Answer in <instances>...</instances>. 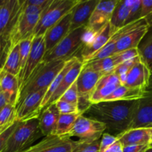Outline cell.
I'll list each match as a JSON object with an SVG mask.
<instances>
[{"instance_id": "6da1fadb", "label": "cell", "mask_w": 152, "mask_h": 152, "mask_svg": "<svg viewBox=\"0 0 152 152\" xmlns=\"http://www.w3.org/2000/svg\"><path fill=\"white\" fill-rule=\"evenodd\" d=\"M138 101H110L92 104L83 115L102 123L106 126L105 132L116 137L129 129Z\"/></svg>"}, {"instance_id": "7a4b0ae2", "label": "cell", "mask_w": 152, "mask_h": 152, "mask_svg": "<svg viewBox=\"0 0 152 152\" xmlns=\"http://www.w3.org/2000/svg\"><path fill=\"white\" fill-rule=\"evenodd\" d=\"M65 63L66 61L62 60L42 61L19 91L16 105L30 94L43 89L47 90L52 81L63 68Z\"/></svg>"}, {"instance_id": "3957f363", "label": "cell", "mask_w": 152, "mask_h": 152, "mask_svg": "<svg viewBox=\"0 0 152 152\" xmlns=\"http://www.w3.org/2000/svg\"><path fill=\"white\" fill-rule=\"evenodd\" d=\"M87 33V27H80L71 31L53 49L45 53L43 61H66L75 57V53L81 50Z\"/></svg>"}, {"instance_id": "277c9868", "label": "cell", "mask_w": 152, "mask_h": 152, "mask_svg": "<svg viewBox=\"0 0 152 152\" xmlns=\"http://www.w3.org/2000/svg\"><path fill=\"white\" fill-rule=\"evenodd\" d=\"M42 135L39 118L19 122L2 152H23Z\"/></svg>"}, {"instance_id": "5b68a950", "label": "cell", "mask_w": 152, "mask_h": 152, "mask_svg": "<svg viewBox=\"0 0 152 152\" xmlns=\"http://www.w3.org/2000/svg\"><path fill=\"white\" fill-rule=\"evenodd\" d=\"M78 1L79 0H53L42 13L33 36H44L47 30L69 13Z\"/></svg>"}, {"instance_id": "8992f818", "label": "cell", "mask_w": 152, "mask_h": 152, "mask_svg": "<svg viewBox=\"0 0 152 152\" xmlns=\"http://www.w3.org/2000/svg\"><path fill=\"white\" fill-rule=\"evenodd\" d=\"M149 28L150 27L145 19H140L125 25L118 39L115 53L139 48Z\"/></svg>"}, {"instance_id": "52a82bcc", "label": "cell", "mask_w": 152, "mask_h": 152, "mask_svg": "<svg viewBox=\"0 0 152 152\" xmlns=\"http://www.w3.org/2000/svg\"><path fill=\"white\" fill-rule=\"evenodd\" d=\"M106 132L105 125L95 120L80 115L70 134L71 137L78 138L79 142H92L99 140Z\"/></svg>"}, {"instance_id": "ba28073f", "label": "cell", "mask_w": 152, "mask_h": 152, "mask_svg": "<svg viewBox=\"0 0 152 152\" xmlns=\"http://www.w3.org/2000/svg\"><path fill=\"white\" fill-rule=\"evenodd\" d=\"M118 31H115L111 28L110 22L104 25L99 31L95 34H90L88 31L86 40L82 47L80 52V57L79 59L83 63H86L89 59L101 50L109 41L110 37Z\"/></svg>"}, {"instance_id": "9c48e42d", "label": "cell", "mask_w": 152, "mask_h": 152, "mask_svg": "<svg viewBox=\"0 0 152 152\" xmlns=\"http://www.w3.org/2000/svg\"><path fill=\"white\" fill-rule=\"evenodd\" d=\"M46 89L30 94L16 105V120L19 122L39 118Z\"/></svg>"}, {"instance_id": "30bf717a", "label": "cell", "mask_w": 152, "mask_h": 152, "mask_svg": "<svg viewBox=\"0 0 152 152\" xmlns=\"http://www.w3.org/2000/svg\"><path fill=\"white\" fill-rule=\"evenodd\" d=\"M40 16L41 14H29L24 13L20 10L17 19L8 36L11 46L19 44L25 39L33 37V33L40 20Z\"/></svg>"}, {"instance_id": "8fae6325", "label": "cell", "mask_w": 152, "mask_h": 152, "mask_svg": "<svg viewBox=\"0 0 152 152\" xmlns=\"http://www.w3.org/2000/svg\"><path fill=\"white\" fill-rule=\"evenodd\" d=\"M45 53H46V45H45L44 36L34 37L26 64L24 67L23 71L18 76L19 91L28 81L34 70L41 63Z\"/></svg>"}, {"instance_id": "7c38bea8", "label": "cell", "mask_w": 152, "mask_h": 152, "mask_svg": "<svg viewBox=\"0 0 152 152\" xmlns=\"http://www.w3.org/2000/svg\"><path fill=\"white\" fill-rule=\"evenodd\" d=\"M77 145V141L72 140L69 137L51 135L23 152H73Z\"/></svg>"}, {"instance_id": "4fadbf2b", "label": "cell", "mask_w": 152, "mask_h": 152, "mask_svg": "<svg viewBox=\"0 0 152 152\" xmlns=\"http://www.w3.org/2000/svg\"><path fill=\"white\" fill-rule=\"evenodd\" d=\"M118 1L119 0H100L88 22L87 28L90 34H95L110 22Z\"/></svg>"}, {"instance_id": "5bb4252c", "label": "cell", "mask_w": 152, "mask_h": 152, "mask_svg": "<svg viewBox=\"0 0 152 152\" xmlns=\"http://www.w3.org/2000/svg\"><path fill=\"white\" fill-rule=\"evenodd\" d=\"M22 4V0H0V37L9 36Z\"/></svg>"}, {"instance_id": "9a60e30c", "label": "cell", "mask_w": 152, "mask_h": 152, "mask_svg": "<svg viewBox=\"0 0 152 152\" xmlns=\"http://www.w3.org/2000/svg\"><path fill=\"white\" fill-rule=\"evenodd\" d=\"M101 74L94 70L87 63H84L76 80L78 99L90 101V97L101 77Z\"/></svg>"}, {"instance_id": "2e32d148", "label": "cell", "mask_w": 152, "mask_h": 152, "mask_svg": "<svg viewBox=\"0 0 152 152\" xmlns=\"http://www.w3.org/2000/svg\"><path fill=\"white\" fill-rule=\"evenodd\" d=\"M151 76V71L148 65L140 58L128 72L124 86L131 88H139L146 91Z\"/></svg>"}, {"instance_id": "e0dca14e", "label": "cell", "mask_w": 152, "mask_h": 152, "mask_svg": "<svg viewBox=\"0 0 152 152\" xmlns=\"http://www.w3.org/2000/svg\"><path fill=\"white\" fill-rule=\"evenodd\" d=\"M139 128H152V91H146L145 96L139 99L129 129Z\"/></svg>"}, {"instance_id": "ac0fdd59", "label": "cell", "mask_w": 152, "mask_h": 152, "mask_svg": "<svg viewBox=\"0 0 152 152\" xmlns=\"http://www.w3.org/2000/svg\"><path fill=\"white\" fill-rule=\"evenodd\" d=\"M71 11L64 16L56 24L52 25L45 33L44 39L46 53L53 49L70 32Z\"/></svg>"}, {"instance_id": "d6986e66", "label": "cell", "mask_w": 152, "mask_h": 152, "mask_svg": "<svg viewBox=\"0 0 152 152\" xmlns=\"http://www.w3.org/2000/svg\"><path fill=\"white\" fill-rule=\"evenodd\" d=\"M100 0H79L71 11L70 31L80 27H87L89 18Z\"/></svg>"}, {"instance_id": "ffe728a7", "label": "cell", "mask_w": 152, "mask_h": 152, "mask_svg": "<svg viewBox=\"0 0 152 152\" xmlns=\"http://www.w3.org/2000/svg\"><path fill=\"white\" fill-rule=\"evenodd\" d=\"M122 85L114 72L103 75L98 80L95 88L90 97L92 104L103 102L107 96Z\"/></svg>"}, {"instance_id": "44dd1931", "label": "cell", "mask_w": 152, "mask_h": 152, "mask_svg": "<svg viewBox=\"0 0 152 152\" xmlns=\"http://www.w3.org/2000/svg\"><path fill=\"white\" fill-rule=\"evenodd\" d=\"M122 146L132 145H148L151 140V128L131 129L116 136Z\"/></svg>"}, {"instance_id": "7402d4cb", "label": "cell", "mask_w": 152, "mask_h": 152, "mask_svg": "<svg viewBox=\"0 0 152 152\" xmlns=\"http://www.w3.org/2000/svg\"><path fill=\"white\" fill-rule=\"evenodd\" d=\"M60 114L55 103L52 104L42 111L39 117V127L43 136L55 135Z\"/></svg>"}, {"instance_id": "603a6c76", "label": "cell", "mask_w": 152, "mask_h": 152, "mask_svg": "<svg viewBox=\"0 0 152 152\" xmlns=\"http://www.w3.org/2000/svg\"><path fill=\"white\" fill-rule=\"evenodd\" d=\"M83 63L82 62V61L77 57V60L75 61L73 65L72 66V68H70L69 71H68L66 76L64 77V78L63 79L62 82L60 84V86H58V88H57V90L55 91V93L53 94V95L52 96V97L50 98V99L49 100V102L46 104V107L44 108L43 111L47 108L48 106H49L52 104L55 103L58 99L61 98V96L63 94L66 92V91L67 89L71 87L72 85L76 81L77 77H78L79 74H80V71L82 69V67H83Z\"/></svg>"}, {"instance_id": "cb8c5ba5", "label": "cell", "mask_w": 152, "mask_h": 152, "mask_svg": "<svg viewBox=\"0 0 152 152\" xmlns=\"http://www.w3.org/2000/svg\"><path fill=\"white\" fill-rule=\"evenodd\" d=\"M132 3L133 0L118 1L110 21V25L113 30L119 31L127 25L130 13V7Z\"/></svg>"}, {"instance_id": "d4e9b609", "label": "cell", "mask_w": 152, "mask_h": 152, "mask_svg": "<svg viewBox=\"0 0 152 152\" xmlns=\"http://www.w3.org/2000/svg\"><path fill=\"white\" fill-rule=\"evenodd\" d=\"M146 91L139 88H131L121 85L109 95L103 102L110 101H132L139 100L145 96Z\"/></svg>"}, {"instance_id": "484cf974", "label": "cell", "mask_w": 152, "mask_h": 152, "mask_svg": "<svg viewBox=\"0 0 152 152\" xmlns=\"http://www.w3.org/2000/svg\"><path fill=\"white\" fill-rule=\"evenodd\" d=\"M0 89L9 96L10 102L16 105L19 91L18 77L2 71L0 80Z\"/></svg>"}, {"instance_id": "4316f807", "label": "cell", "mask_w": 152, "mask_h": 152, "mask_svg": "<svg viewBox=\"0 0 152 152\" xmlns=\"http://www.w3.org/2000/svg\"><path fill=\"white\" fill-rule=\"evenodd\" d=\"M77 56H75V57H72L70 59H69V60L66 61V63H65V65H64L63 68L61 70V72L58 74V76L55 77V80L52 81V83H51L50 86H49V88H48L47 90H46L44 98H43V103H42V111H43V109H44V108L46 107L47 102H49L50 98L52 97L53 94L55 93V91L57 90L58 86H59L60 84L61 83L63 79L64 78L66 74L68 73V71H69L70 68H71L72 66L73 65V64H74L75 62V61L77 60Z\"/></svg>"}, {"instance_id": "83f0119b", "label": "cell", "mask_w": 152, "mask_h": 152, "mask_svg": "<svg viewBox=\"0 0 152 152\" xmlns=\"http://www.w3.org/2000/svg\"><path fill=\"white\" fill-rule=\"evenodd\" d=\"M2 71L12 74L18 75L20 71V58H19V44L14 45L10 47L5 63L3 67Z\"/></svg>"}, {"instance_id": "f1b7e54d", "label": "cell", "mask_w": 152, "mask_h": 152, "mask_svg": "<svg viewBox=\"0 0 152 152\" xmlns=\"http://www.w3.org/2000/svg\"><path fill=\"white\" fill-rule=\"evenodd\" d=\"M80 115L82 114H60L55 135L70 137V134L74 128L75 123Z\"/></svg>"}, {"instance_id": "f546056e", "label": "cell", "mask_w": 152, "mask_h": 152, "mask_svg": "<svg viewBox=\"0 0 152 152\" xmlns=\"http://www.w3.org/2000/svg\"><path fill=\"white\" fill-rule=\"evenodd\" d=\"M86 63L102 76L113 72L115 68L119 65L116 54H113L104 59L92 61V62H89Z\"/></svg>"}, {"instance_id": "4dcf8cb0", "label": "cell", "mask_w": 152, "mask_h": 152, "mask_svg": "<svg viewBox=\"0 0 152 152\" xmlns=\"http://www.w3.org/2000/svg\"><path fill=\"white\" fill-rule=\"evenodd\" d=\"M16 121V105L7 104L0 112V127L10 126Z\"/></svg>"}, {"instance_id": "1f68e13d", "label": "cell", "mask_w": 152, "mask_h": 152, "mask_svg": "<svg viewBox=\"0 0 152 152\" xmlns=\"http://www.w3.org/2000/svg\"><path fill=\"white\" fill-rule=\"evenodd\" d=\"M141 58V56H137V57L134 58V59H131V60L126 61V62H123L121 65H119V66L116 67L114 69L113 72L116 74V76L119 78V81L121 82L122 85H125V81H126L127 75H128V72H129L130 70L131 69L133 66L134 65V64L139 60V59Z\"/></svg>"}, {"instance_id": "d6a6232c", "label": "cell", "mask_w": 152, "mask_h": 152, "mask_svg": "<svg viewBox=\"0 0 152 152\" xmlns=\"http://www.w3.org/2000/svg\"><path fill=\"white\" fill-rule=\"evenodd\" d=\"M139 50L142 59L149 67L152 63V34L142 45L141 47L139 48Z\"/></svg>"}, {"instance_id": "836d02e7", "label": "cell", "mask_w": 152, "mask_h": 152, "mask_svg": "<svg viewBox=\"0 0 152 152\" xmlns=\"http://www.w3.org/2000/svg\"><path fill=\"white\" fill-rule=\"evenodd\" d=\"M10 47L11 43L8 36L0 37V72L2 71Z\"/></svg>"}, {"instance_id": "e575fe53", "label": "cell", "mask_w": 152, "mask_h": 152, "mask_svg": "<svg viewBox=\"0 0 152 152\" xmlns=\"http://www.w3.org/2000/svg\"><path fill=\"white\" fill-rule=\"evenodd\" d=\"M58 100L66 101V102H70V103L77 105V102H78V92H77L76 81L66 91L65 93L61 96V98Z\"/></svg>"}, {"instance_id": "d590c367", "label": "cell", "mask_w": 152, "mask_h": 152, "mask_svg": "<svg viewBox=\"0 0 152 152\" xmlns=\"http://www.w3.org/2000/svg\"><path fill=\"white\" fill-rule=\"evenodd\" d=\"M55 105L61 114H80L77 105L75 104L70 103L66 101L58 100L55 102Z\"/></svg>"}, {"instance_id": "8d00e7d4", "label": "cell", "mask_w": 152, "mask_h": 152, "mask_svg": "<svg viewBox=\"0 0 152 152\" xmlns=\"http://www.w3.org/2000/svg\"><path fill=\"white\" fill-rule=\"evenodd\" d=\"M101 140V139H100ZM99 140L92 142H79L73 152H99Z\"/></svg>"}, {"instance_id": "74e56055", "label": "cell", "mask_w": 152, "mask_h": 152, "mask_svg": "<svg viewBox=\"0 0 152 152\" xmlns=\"http://www.w3.org/2000/svg\"><path fill=\"white\" fill-rule=\"evenodd\" d=\"M140 11H141V0H133L132 4L130 7V13L127 21V25L140 19Z\"/></svg>"}, {"instance_id": "f35d334b", "label": "cell", "mask_w": 152, "mask_h": 152, "mask_svg": "<svg viewBox=\"0 0 152 152\" xmlns=\"http://www.w3.org/2000/svg\"><path fill=\"white\" fill-rule=\"evenodd\" d=\"M116 137L104 132L101 136V140H100V145H99V152H104L109 147L111 146L112 145L115 143L117 141Z\"/></svg>"}, {"instance_id": "ab89813d", "label": "cell", "mask_w": 152, "mask_h": 152, "mask_svg": "<svg viewBox=\"0 0 152 152\" xmlns=\"http://www.w3.org/2000/svg\"><path fill=\"white\" fill-rule=\"evenodd\" d=\"M18 123H19V121L16 120V122H14L13 124L10 125L8 128H7L5 130L3 131V132L0 134V152H2L4 148H5L7 140H8L9 137H10L11 134L13 133V131L16 129Z\"/></svg>"}, {"instance_id": "60d3db41", "label": "cell", "mask_w": 152, "mask_h": 152, "mask_svg": "<svg viewBox=\"0 0 152 152\" xmlns=\"http://www.w3.org/2000/svg\"><path fill=\"white\" fill-rule=\"evenodd\" d=\"M152 13V0H141L140 19H145Z\"/></svg>"}, {"instance_id": "b9f144b4", "label": "cell", "mask_w": 152, "mask_h": 152, "mask_svg": "<svg viewBox=\"0 0 152 152\" xmlns=\"http://www.w3.org/2000/svg\"><path fill=\"white\" fill-rule=\"evenodd\" d=\"M148 148V145H127L123 147V152H144Z\"/></svg>"}, {"instance_id": "7bdbcfd3", "label": "cell", "mask_w": 152, "mask_h": 152, "mask_svg": "<svg viewBox=\"0 0 152 152\" xmlns=\"http://www.w3.org/2000/svg\"><path fill=\"white\" fill-rule=\"evenodd\" d=\"M11 103L9 96L0 89V112L7 104ZM14 105V104H13Z\"/></svg>"}, {"instance_id": "ee69618b", "label": "cell", "mask_w": 152, "mask_h": 152, "mask_svg": "<svg viewBox=\"0 0 152 152\" xmlns=\"http://www.w3.org/2000/svg\"><path fill=\"white\" fill-rule=\"evenodd\" d=\"M104 152H123V147H122V144L119 142V141L117 140Z\"/></svg>"}, {"instance_id": "f6af8a7d", "label": "cell", "mask_w": 152, "mask_h": 152, "mask_svg": "<svg viewBox=\"0 0 152 152\" xmlns=\"http://www.w3.org/2000/svg\"><path fill=\"white\" fill-rule=\"evenodd\" d=\"M145 19L146 20L147 23L148 24L149 27H150V28H151L152 27V13H151L150 15H148V16Z\"/></svg>"}, {"instance_id": "bcb514c9", "label": "cell", "mask_w": 152, "mask_h": 152, "mask_svg": "<svg viewBox=\"0 0 152 152\" xmlns=\"http://www.w3.org/2000/svg\"><path fill=\"white\" fill-rule=\"evenodd\" d=\"M10 126H2V127H0V134H1V132H3V131L5 130V129H7V128H8Z\"/></svg>"}, {"instance_id": "7dc6e473", "label": "cell", "mask_w": 152, "mask_h": 152, "mask_svg": "<svg viewBox=\"0 0 152 152\" xmlns=\"http://www.w3.org/2000/svg\"><path fill=\"white\" fill-rule=\"evenodd\" d=\"M144 152H152V148H148Z\"/></svg>"}, {"instance_id": "c3c4849f", "label": "cell", "mask_w": 152, "mask_h": 152, "mask_svg": "<svg viewBox=\"0 0 152 152\" xmlns=\"http://www.w3.org/2000/svg\"><path fill=\"white\" fill-rule=\"evenodd\" d=\"M148 147L149 148H152V141H151L150 143L148 144Z\"/></svg>"}, {"instance_id": "681fc988", "label": "cell", "mask_w": 152, "mask_h": 152, "mask_svg": "<svg viewBox=\"0 0 152 152\" xmlns=\"http://www.w3.org/2000/svg\"><path fill=\"white\" fill-rule=\"evenodd\" d=\"M149 68H150V70H151V73H152V63L150 65H149Z\"/></svg>"}, {"instance_id": "f907efd6", "label": "cell", "mask_w": 152, "mask_h": 152, "mask_svg": "<svg viewBox=\"0 0 152 152\" xmlns=\"http://www.w3.org/2000/svg\"><path fill=\"white\" fill-rule=\"evenodd\" d=\"M151 141H152V128H151Z\"/></svg>"}, {"instance_id": "816d5d0a", "label": "cell", "mask_w": 152, "mask_h": 152, "mask_svg": "<svg viewBox=\"0 0 152 152\" xmlns=\"http://www.w3.org/2000/svg\"><path fill=\"white\" fill-rule=\"evenodd\" d=\"M2 72V71H1ZM1 72H0V80H1Z\"/></svg>"}]
</instances>
